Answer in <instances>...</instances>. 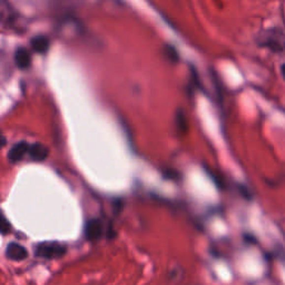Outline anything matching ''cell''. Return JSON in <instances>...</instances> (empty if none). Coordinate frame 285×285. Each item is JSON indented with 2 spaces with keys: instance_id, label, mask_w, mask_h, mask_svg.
Wrapping results in <instances>:
<instances>
[{
  "instance_id": "obj_5",
  "label": "cell",
  "mask_w": 285,
  "mask_h": 285,
  "mask_svg": "<svg viewBox=\"0 0 285 285\" xmlns=\"http://www.w3.org/2000/svg\"><path fill=\"white\" fill-rule=\"evenodd\" d=\"M49 155V151L45 145H42L40 143L32 144L29 147L28 156L31 157V159L33 161H44L47 159V157Z\"/></svg>"
},
{
  "instance_id": "obj_6",
  "label": "cell",
  "mask_w": 285,
  "mask_h": 285,
  "mask_svg": "<svg viewBox=\"0 0 285 285\" xmlns=\"http://www.w3.org/2000/svg\"><path fill=\"white\" fill-rule=\"evenodd\" d=\"M15 63L20 69H27L32 65V55L25 47H19L15 52Z\"/></svg>"
},
{
  "instance_id": "obj_11",
  "label": "cell",
  "mask_w": 285,
  "mask_h": 285,
  "mask_svg": "<svg viewBox=\"0 0 285 285\" xmlns=\"http://www.w3.org/2000/svg\"><path fill=\"white\" fill-rule=\"evenodd\" d=\"M0 229H1L2 235H6V234L9 233V231H10V223L8 222L7 219L3 215H2V219H1V228Z\"/></svg>"
},
{
  "instance_id": "obj_8",
  "label": "cell",
  "mask_w": 285,
  "mask_h": 285,
  "mask_svg": "<svg viewBox=\"0 0 285 285\" xmlns=\"http://www.w3.org/2000/svg\"><path fill=\"white\" fill-rule=\"evenodd\" d=\"M262 46L269 47L272 50H282L283 42L282 40H280V35H275L274 32H271L269 35L263 36L262 40Z\"/></svg>"
},
{
  "instance_id": "obj_4",
  "label": "cell",
  "mask_w": 285,
  "mask_h": 285,
  "mask_svg": "<svg viewBox=\"0 0 285 285\" xmlns=\"http://www.w3.org/2000/svg\"><path fill=\"white\" fill-rule=\"evenodd\" d=\"M29 147H31V144L24 142V140L15 144V145L10 148L9 153H8V158H9L11 163H18V161H20L28 154Z\"/></svg>"
},
{
  "instance_id": "obj_3",
  "label": "cell",
  "mask_w": 285,
  "mask_h": 285,
  "mask_svg": "<svg viewBox=\"0 0 285 285\" xmlns=\"http://www.w3.org/2000/svg\"><path fill=\"white\" fill-rule=\"evenodd\" d=\"M6 256L15 262L24 261L28 257V251L23 245L12 242L6 249Z\"/></svg>"
},
{
  "instance_id": "obj_7",
  "label": "cell",
  "mask_w": 285,
  "mask_h": 285,
  "mask_svg": "<svg viewBox=\"0 0 285 285\" xmlns=\"http://www.w3.org/2000/svg\"><path fill=\"white\" fill-rule=\"evenodd\" d=\"M32 48L35 50L38 54H45L48 52L49 47H50V40L48 37H46L44 35H38L32 38L31 40Z\"/></svg>"
},
{
  "instance_id": "obj_1",
  "label": "cell",
  "mask_w": 285,
  "mask_h": 285,
  "mask_svg": "<svg viewBox=\"0 0 285 285\" xmlns=\"http://www.w3.org/2000/svg\"><path fill=\"white\" fill-rule=\"evenodd\" d=\"M67 249L66 246L58 243V242H42L39 243L35 249V254L38 257L42 258H61L66 254Z\"/></svg>"
},
{
  "instance_id": "obj_9",
  "label": "cell",
  "mask_w": 285,
  "mask_h": 285,
  "mask_svg": "<svg viewBox=\"0 0 285 285\" xmlns=\"http://www.w3.org/2000/svg\"><path fill=\"white\" fill-rule=\"evenodd\" d=\"M164 54L169 62L177 63L178 61H180V56H178L177 50L175 47L172 45H166L164 47Z\"/></svg>"
},
{
  "instance_id": "obj_2",
  "label": "cell",
  "mask_w": 285,
  "mask_h": 285,
  "mask_svg": "<svg viewBox=\"0 0 285 285\" xmlns=\"http://www.w3.org/2000/svg\"><path fill=\"white\" fill-rule=\"evenodd\" d=\"M103 234V224L98 219H92L85 225V236L88 241H97Z\"/></svg>"
},
{
  "instance_id": "obj_10",
  "label": "cell",
  "mask_w": 285,
  "mask_h": 285,
  "mask_svg": "<svg viewBox=\"0 0 285 285\" xmlns=\"http://www.w3.org/2000/svg\"><path fill=\"white\" fill-rule=\"evenodd\" d=\"M176 124L178 129L182 131H185L187 129V121L185 117V114L183 113V110L180 109L177 110V115H176Z\"/></svg>"
},
{
  "instance_id": "obj_12",
  "label": "cell",
  "mask_w": 285,
  "mask_h": 285,
  "mask_svg": "<svg viewBox=\"0 0 285 285\" xmlns=\"http://www.w3.org/2000/svg\"><path fill=\"white\" fill-rule=\"evenodd\" d=\"M281 73H282L283 78L285 79V63H283V65L281 66Z\"/></svg>"
}]
</instances>
